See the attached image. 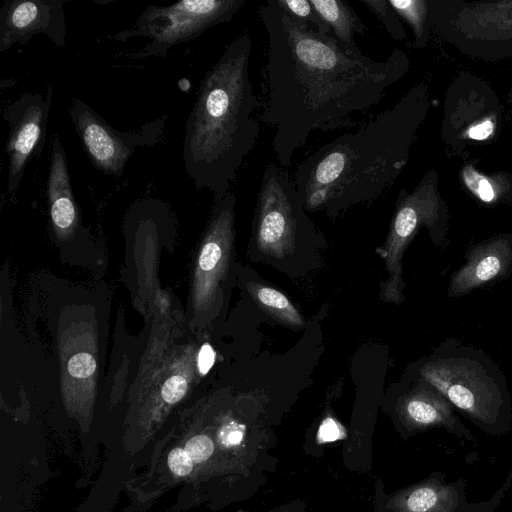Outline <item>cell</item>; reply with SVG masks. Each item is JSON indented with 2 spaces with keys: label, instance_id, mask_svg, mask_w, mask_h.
<instances>
[{
  "label": "cell",
  "instance_id": "obj_6",
  "mask_svg": "<svg viewBox=\"0 0 512 512\" xmlns=\"http://www.w3.org/2000/svg\"><path fill=\"white\" fill-rule=\"evenodd\" d=\"M450 212L439 189L436 170H428L415 188L400 190L386 242L380 250L389 274L384 299L399 303L403 299V254L422 228H427L436 246L447 243Z\"/></svg>",
  "mask_w": 512,
  "mask_h": 512
},
{
  "label": "cell",
  "instance_id": "obj_24",
  "mask_svg": "<svg viewBox=\"0 0 512 512\" xmlns=\"http://www.w3.org/2000/svg\"><path fill=\"white\" fill-rule=\"evenodd\" d=\"M68 372L75 378H87L93 374L96 362L88 353L74 355L68 362Z\"/></svg>",
  "mask_w": 512,
  "mask_h": 512
},
{
  "label": "cell",
  "instance_id": "obj_16",
  "mask_svg": "<svg viewBox=\"0 0 512 512\" xmlns=\"http://www.w3.org/2000/svg\"><path fill=\"white\" fill-rule=\"evenodd\" d=\"M466 189L478 200L489 205H512V174L506 171L484 173L469 161L460 170Z\"/></svg>",
  "mask_w": 512,
  "mask_h": 512
},
{
  "label": "cell",
  "instance_id": "obj_18",
  "mask_svg": "<svg viewBox=\"0 0 512 512\" xmlns=\"http://www.w3.org/2000/svg\"><path fill=\"white\" fill-rule=\"evenodd\" d=\"M248 291L257 305L280 322L300 327L304 320L299 311L280 291L259 283H249Z\"/></svg>",
  "mask_w": 512,
  "mask_h": 512
},
{
  "label": "cell",
  "instance_id": "obj_1",
  "mask_svg": "<svg viewBox=\"0 0 512 512\" xmlns=\"http://www.w3.org/2000/svg\"><path fill=\"white\" fill-rule=\"evenodd\" d=\"M258 15L267 35L260 120L274 130L273 151L283 167L311 132L350 125L409 71L402 49L374 60L294 20L275 0L261 4Z\"/></svg>",
  "mask_w": 512,
  "mask_h": 512
},
{
  "label": "cell",
  "instance_id": "obj_7",
  "mask_svg": "<svg viewBox=\"0 0 512 512\" xmlns=\"http://www.w3.org/2000/svg\"><path fill=\"white\" fill-rule=\"evenodd\" d=\"M245 0H182L167 6L149 5L129 29L109 39L125 42L144 37L149 42L132 59L162 56L175 45L196 39L209 28L229 21Z\"/></svg>",
  "mask_w": 512,
  "mask_h": 512
},
{
  "label": "cell",
  "instance_id": "obj_2",
  "mask_svg": "<svg viewBox=\"0 0 512 512\" xmlns=\"http://www.w3.org/2000/svg\"><path fill=\"white\" fill-rule=\"evenodd\" d=\"M431 105L427 83L419 82L393 107L304 159L294 173L304 208L336 213L391 187L408 163Z\"/></svg>",
  "mask_w": 512,
  "mask_h": 512
},
{
  "label": "cell",
  "instance_id": "obj_17",
  "mask_svg": "<svg viewBox=\"0 0 512 512\" xmlns=\"http://www.w3.org/2000/svg\"><path fill=\"white\" fill-rule=\"evenodd\" d=\"M319 17L330 28V35L342 44L357 47L355 34L364 35L367 27L344 0H309Z\"/></svg>",
  "mask_w": 512,
  "mask_h": 512
},
{
  "label": "cell",
  "instance_id": "obj_20",
  "mask_svg": "<svg viewBox=\"0 0 512 512\" xmlns=\"http://www.w3.org/2000/svg\"><path fill=\"white\" fill-rule=\"evenodd\" d=\"M275 2L294 20L330 35V28L319 17L309 0H275Z\"/></svg>",
  "mask_w": 512,
  "mask_h": 512
},
{
  "label": "cell",
  "instance_id": "obj_13",
  "mask_svg": "<svg viewBox=\"0 0 512 512\" xmlns=\"http://www.w3.org/2000/svg\"><path fill=\"white\" fill-rule=\"evenodd\" d=\"M512 273V234L500 233L471 246L449 279L447 295L465 296Z\"/></svg>",
  "mask_w": 512,
  "mask_h": 512
},
{
  "label": "cell",
  "instance_id": "obj_27",
  "mask_svg": "<svg viewBox=\"0 0 512 512\" xmlns=\"http://www.w3.org/2000/svg\"><path fill=\"white\" fill-rule=\"evenodd\" d=\"M215 353L209 344H204L198 355V369L206 374L214 364Z\"/></svg>",
  "mask_w": 512,
  "mask_h": 512
},
{
  "label": "cell",
  "instance_id": "obj_25",
  "mask_svg": "<svg viewBox=\"0 0 512 512\" xmlns=\"http://www.w3.org/2000/svg\"><path fill=\"white\" fill-rule=\"evenodd\" d=\"M187 382L185 378L174 375L168 378L162 386L161 395L170 404L178 402L185 394Z\"/></svg>",
  "mask_w": 512,
  "mask_h": 512
},
{
  "label": "cell",
  "instance_id": "obj_22",
  "mask_svg": "<svg viewBox=\"0 0 512 512\" xmlns=\"http://www.w3.org/2000/svg\"><path fill=\"white\" fill-rule=\"evenodd\" d=\"M194 463H202L208 460L214 452L213 440L204 434L190 438L184 446Z\"/></svg>",
  "mask_w": 512,
  "mask_h": 512
},
{
  "label": "cell",
  "instance_id": "obj_21",
  "mask_svg": "<svg viewBox=\"0 0 512 512\" xmlns=\"http://www.w3.org/2000/svg\"><path fill=\"white\" fill-rule=\"evenodd\" d=\"M382 23L390 36L397 41L406 39L407 34L402 22L388 0H358Z\"/></svg>",
  "mask_w": 512,
  "mask_h": 512
},
{
  "label": "cell",
  "instance_id": "obj_28",
  "mask_svg": "<svg viewBox=\"0 0 512 512\" xmlns=\"http://www.w3.org/2000/svg\"><path fill=\"white\" fill-rule=\"evenodd\" d=\"M272 512H296V510L294 509V507H292L291 505L290 506H287V507H281L279 509H276Z\"/></svg>",
  "mask_w": 512,
  "mask_h": 512
},
{
  "label": "cell",
  "instance_id": "obj_26",
  "mask_svg": "<svg viewBox=\"0 0 512 512\" xmlns=\"http://www.w3.org/2000/svg\"><path fill=\"white\" fill-rule=\"evenodd\" d=\"M342 432L341 425L333 418H326L319 428V439L322 441H334L340 438Z\"/></svg>",
  "mask_w": 512,
  "mask_h": 512
},
{
  "label": "cell",
  "instance_id": "obj_8",
  "mask_svg": "<svg viewBox=\"0 0 512 512\" xmlns=\"http://www.w3.org/2000/svg\"><path fill=\"white\" fill-rule=\"evenodd\" d=\"M502 110L492 88L469 73H460L447 88L440 138L453 155L495 138L501 129Z\"/></svg>",
  "mask_w": 512,
  "mask_h": 512
},
{
  "label": "cell",
  "instance_id": "obj_3",
  "mask_svg": "<svg viewBox=\"0 0 512 512\" xmlns=\"http://www.w3.org/2000/svg\"><path fill=\"white\" fill-rule=\"evenodd\" d=\"M252 38L245 31L224 49L201 80L183 137L184 169L195 188H207L219 202L254 149L259 108L249 79Z\"/></svg>",
  "mask_w": 512,
  "mask_h": 512
},
{
  "label": "cell",
  "instance_id": "obj_12",
  "mask_svg": "<svg viewBox=\"0 0 512 512\" xmlns=\"http://www.w3.org/2000/svg\"><path fill=\"white\" fill-rule=\"evenodd\" d=\"M44 34L59 49L66 47L63 0H5L0 9V52L25 45Z\"/></svg>",
  "mask_w": 512,
  "mask_h": 512
},
{
  "label": "cell",
  "instance_id": "obj_11",
  "mask_svg": "<svg viewBox=\"0 0 512 512\" xmlns=\"http://www.w3.org/2000/svg\"><path fill=\"white\" fill-rule=\"evenodd\" d=\"M52 86L46 95L24 93L8 104L3 118L9 127L5 153L9 157L7 190L15 192L28 162L41 154L52 102Z\"/></svg>",
  "mask_w": 512,
  "mask_h": 512
},
{
  "label": "cell",
  "instance_id": "obj_14",
  "mask_svg": "<svg viewBox=\"0 0 512 512\" xmlns=\"http://www.w3.org/2000/svg\"><path fill=\"white\" fill-rule=\"evenodd\" d=\"M397 412L409 431L439 427L460 438L473 439L455 414L453 405L434 386L421 378H418L414 388L401 396Z\"/></svg>",
  "mask_w": 512,
  "mask_h": 512
},
{
  "label": "cell",
  "instance_id": "obj_15",
  "mask_svg": "<svg viewBox=\"0 0 512 512\" xmlns=\"http://www.w3.org/2000/svg\"><path fill=\"white\" fill-rule=\"evenodd\" d=\"M464 499L458 483L431 478L393 494L387 507L389 512H458Z\"/></svg>",
  "mask_w": 512,
  "mask_h": 512
},
{
  "label": "cell",
  "instance_id": "obj_23",
  "mask_svg": "<svg viewBox=\"0 0 512 512\" xmlns=\"http://www.w3.org/2000/svg\"><path fill=\"white\" fill-rule=\"evenodd\" d=\"M168 467L177 476L189 475L194 468V462L184 448L177 447L170 451L167 458Z\"/></svg>",
  "mask_w": 512,
  "mask_h": 512
},
{
  "label": "cell",
  "instance_id": "obj_19",
  "mask_svg": "<svg viewBox=\"0 0 512 512\" xmlns=\"http://www.w3.org/2000/svg\"><path fill=\"white\" fill-rule=\"evenodd\" d=\"M400 19L411 28L414 47L424 49L432 34L430 0H388Z\"/></svg>",
  "mask_w": 512,
  "mask_h": 512
},
{
  "label": "cell",
  "instance_id": "obj_9",
  "mask_svg": "<svg viewBox=\"0 0 512 512\" xmlns=\"http://www.w3.org/2000/svg\"><path fill=\"white\" fill-rule=\"evenodd\" d=\"M68 115L91 163L114 177L122 176L138 147H152L162 140L167 118L159 117L137 130L121 132L79 98L72 100Z\"/></svg>",
  "mask_w": 512,
  "mask_h": 512
},
{
  "label": "cell",
  "instance_id": "obj_10",
  "mask_svg": "<svg viewBox=\"0 0 512 512\" xmlns=\"http://www.w3.org/2000/svg\"><path fill=\"white\" fill-rule=\"evenodd\" d=\"M305 209L294 180L269 163L262 175L256 200L255 240L261 252L277 259L291 254Z\"/></svg>",
  "mask_w": 512,
  "mask_h": 512
},
{
  "label": "cell",
  "instance_id": "obj_5",
  "mask_svg": "<svg viewBox=\"0 0 512 512\" xmlns=\"http://www.w3.org/2000/svg\"><path fill=\"white\" fill-rule=\"evenodd\" d=\"M432 33L483 62L512 59V0H430Z\"/></svg>",
  "mask_w": 512,
  "mask_h": 512
},
{
  "label": "cell",
  "instance_id": "obj_4",
  "mask_svg": "<svg viewBox=\"0 0 512 512\" xmlns=\"http://www.w3.org/2000/svg\"><path fill=\"white\" fill-rule=\"evenodd\" d=\"M418 378L482 429L497 432L510 426L512 402L505 376L481 349L446 340L420 364Z\"/></svg>",
  "mask_w": 512,
  "mask_h": 512
}]
</instances>
